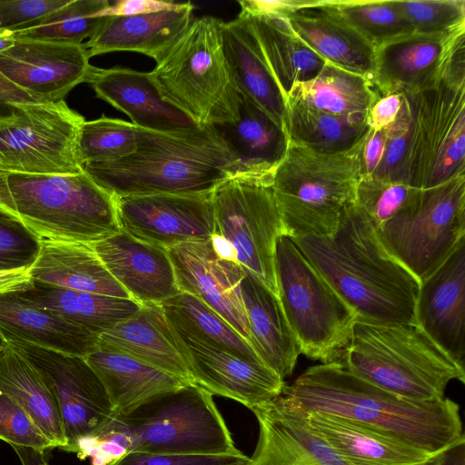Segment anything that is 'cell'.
Here are the masks:
<instances>
[{"label":"cell","instance_id":"cell-3","mask_svg":"<svg viewBox=\"0 0 465 465\" xmlns=\"http://www.w3.org/2000/svg\"><path fill=\"white\" fill-rule=\"evenodd\" d=\"M84 170L114 198L208 193L235 175L232 156L213 125L168 131L136 126L133 153Z\"/></svg>","mask_w":465,"mask_h":465},{"label":"cell","instance_id":"cell-28","mask_svg":"<svg viewBox=\"0 0 465 465\" xmlns=\"http://www.w3.org/2000/svg\"><path fill=\"white\" fill-rule=\"evenodd\" d=\"M303 416L312 432L357 465H438L442 454L429 453L337 416L320 412L303 413Z\"/></svg>","mask_w":465,"mask_h":465},{"label":"cell","instance_id":"cell-22","mask_svg":"<svg viewBox=\"0 0 465 465\" xmlns=\"http://www.w3.org/2000/svg\"><path fill=\"white\" fill-rule=\"evenodd\" d=\"M91 245L110 274L141 305L162 304L180 292L166 249L122 230Z\"/></svg>","mask_w":465,"mask_h":465},{"label":"cell","instance_id":"cell-53","mask_svg":"<svg viewBox=\"0 0 465 465\" xmlns=\"http://www.w3.org/2000/svg\"><path fill=\"white\" fill-rule=\"evenodd\" d=\"M387 140L386 128L369 130L362 150V177H371L381 163Z\"/></svg>","mask_w":465,"mask_h":465},{"label":"cell","instance_id":"cell-26","mask_svg":"<svg viewBox=\"0 0 465 465\" xmlns=\"http://www.w3.org/2000/svg\"><path fill=\"white\" fill-rule=\"evenodd\" d=\"M85 83L98 98L124 113L137 127L168 131L196 125L162 99L149 72L92 65Z\"/></svg>","mask_w":465,"mask_h":465},{"label":"cell","instance_id":"cell-58","mask_svg":"<svg viewBox=\"0 0 465 465\" xmlns=\"http://www.w3.org/2000/svg\"><path fill=\"white\" fill-rule=\"evenodd\" d=\"M22 465H48L45 451L27 447L12 446Z\"/></svg>","mask_w":465,"mask_h":465},{"label":"cell","instance_id":"cell-57","mask_svg":"<svg viewBox=\"0 0 465 465\" xmlns=\"http://www.w3.org/2000/svg\"><path fill=\"white\" fill-rule=\"evenodd\" d=\"M0 213L20 220L12 200L6 174L2 173H0Z\"/></svg>","mask_w":465,"mask_h":465},{"label":"cell","instance_id":"cell-42","mask_svg":"<svg viewBox=\"0 0 465 465\" xmlns=\"http://www.w3.org/2000/svg\"><path fill=\"white\" fill-rule=\"evenodd\" d=\"M135 148L136 126L132 123L102 116L82 125L79 156L83 167L123 159Z\"/></svg>","mask_w":465,"mask_h":465},{"label":"cell","instance_id":"cell-41","mask_svg":"<svg viewBox=\"0 0 465 465\" xmlns=\"http://www.w3.org/2000/svg\"><path fill=\"white\" fill-rule=\"evenodd\" d=\"M331 3L375 50L414 34L395 0H331Z\"/></svg>","mask_w":465,"mask_h":465},{"label":"cell","instance_id":"cell-52","mask_svg":"<svg viewBox=\"0 0 465 465\" xmlns=\"http://www.w3.org/2000/svg\"><path fill=\"white\" fill-rule=\"evenodd\" d=\"M318 0H243L242 10L252 13L288 17L292 13L315 5Z\"/></svg>","mask_w":465,"mask_h":465},{"label":"cell","instance_id":"cell-35","mask_svg":"<svg viewBox=\"0 0 465 465\" xmlns=\"http://www.w3.org/2000/svg\"><path fill=\"white\" fill-rule=\"evenodd\" d=\"M16 293L30 304L98 335L127 319L142 306L130 298L75 291L34 281L31 288Z\"/></svg>","mask_w":465,"mask_h":465},{"label":"cell","instance_id":"cell-30","mask_svg":"<svg viewBox=\"0 0 465 465\" xmlns=\"http://www.w3.org/2000/svg\"><path fill=\"white\" fill-rule=\"evenodd\" d=\"M0 334L6 342L24 341L82 358L98 349L100 336L30 304L16 292L0 295Z\"/></svg>","mask_w":465,"mask_h":465},{"label":"cell","instance_id":"cell-32","mask_svg":"<svg viewBox=\"0 0 465 465\" xmlns=\"http://www.w3.org/2000/svg\"><path fill=\"white\" fill-rule=\"evenodd\" d=\"M28 272L32 281L40 283L130 298L91 244L41 240L38 256Z\"/></svg>","mask_w":465,"mask_h":465},{"label":"cell","instance_id":"cell-24","mask_svg":"<svg viewBox=\"0 0 465 465\" xmlns=\"http://www.w3.org/2000/svg\"><path fill=\"white\" fill-rule=\"evenodd\" d=\"M213 126L232 156L234 176L272 184L274 173L289 144L282 126L241 94L237 118L231 123Z\"/></svg>","mask_w":465,"mask_h":465},{"label":"cell","instance_id":"cell-38","mask_svg":"<svg viewBox=\"0 0 465 465\" xmlns=\"http://www.w3.org/2000/svg\"><path fill=\"white\" fill-rule=\"evenodd\" d=\"M161 306L176 329L243 360L264 363L232 325L196 297L180 292Z\"/></svg>","mask_w":465,"mask_h":465},{"label":"cell","instance_id":"cell-43","mask_svg":"<svg viewBox=\"0 0 465 465\" xmlns=\"http://www.w3.org/2000/svg\"><path fill=\"white\" fill-rule=\"evenodd\" d=\"M414 34L438 35L465 29L464 0H395Z\"/></svg>","mask_w":465,"mask_h":465},{"label":"cell","instance_id":"cell-14","mask_svg":"<svg viewBox=\"0 0 465 465\" xmlns=\"http://www.w3.org/2000/svg\"><path fill=\"white\" fill-rule=\"evenodd\" d=\"M38 371L59 410L68 451L80 439L112 421L116 415L101 380L85 358L24 341L7 342Z\"/></svg>","mask_w":465,"mask_h":465},{"label":"cell","instance_id":"cell-40","mask_svg":"<svg viewBox=\"0 0 465 465\" xmlns=\"http://www.w3.org/2000/svg\"><path fill=\"white\" fill-rule=\"evenodd\" d=\"M107 0H69L35 25L13 32L15 40L81 45L92 38L109 16Z\"/></svg>","mask_w":465,"mask_h":465},{"label":"cell","instance_id":"cell-19","mask_svg":"<svg viewBox=\"0 0 465 465\" xmlns=\"http://www.w3.org/2000/svg\"><path fill=\"white\" fill-rule=\"evenodd\" d=\"M465 29L413 34L376 50L372 84L380 96L413 93L438 82L464 50Z\"/></svg>","mask_w":465,"mask_h":465},{"label":"cell","instance_id":"cell-50","mask_svg":"<svg viewBox=\"0 0 465 465\" xmlns=\"http://www.w3.org/2000/svg\"><path fill=\"white\" fill-rule=\"evenodd\" d=\"M249 457L211 454H163L132 451L114 465H246Z\"/></svg>","mask_w":465,"mask_h":465},{"label":"cell","instance_id":"cell-1","mask_svg":"<svg viewBox=\"0 0 465 465\" xmlns=\"http://www.w3.org/2000/svg\"><path fill=\"white\" fill-rule=\"evenodd\" d=\"M281 397L301 412L358 422L431 454L465 440L460 407L453 401L401 397L360 378L340 361L308 368L285 384Z\"/></svg>","mask_w":465,"mask_h":465},{"label":"cell","instance_id":"cell-33","mask_svg":"<svg viewBox=\"0 0 465 465\" xmlns=\"http://www.w3.org/2000/svg\"><path fill=\"white\" fill-rule=\"evenodd\" d=\"M286 101L292 87L316 76L326 62L294 32L287 17L242 10Z\"/></svg>","mask_w":465,"mask_h":465},{"label":"cell","instance_id":"cell-21","mask_svg":"<svg viewBox=\"0 0 465 465\" xmlns=\"http://www.w3.org/2000/svg\"><path fill=\"white\" fill-rule=\"evenodd\" d=\"M415 323L450 357L463 363L465 240L420 282Z\"/></svg>","mask_w":465,"mask_h":465},{"label":"cell","instance_id":"cell-20","mask_svg":"<svg viewBox=\"0 0 465 465\" xmlns=\"http://www.w3.org/2000/svg\"><path fill=\"white\" fill-rule=\"evenodd\" d=\"M259 438L246 465H357L306 425L303 413L281 395L252 410Z\"/></svg>","mask_w":465,"mask_h":465},{"label":"cell","instance_id":"cell-56","mask_svg":"<svg viewBox=\"0 0 465 465\" xmlns=\"http://www.w3.org/2000/svg\"><path fill=\"white\" fill-rule=\"evenodd\" d=\"M32 284L28 269L0 270V295L28 290Z\"/></svg>","mask_w":465,"mask_h":465},{"label":"cell","instance_id":"cell-12","mask_svg":"<svg viewBox=\"0 0 465 465\" xmlns=\"http://www.w3.org/2000/svg\"><path fill=\"white\" fill-rule=\"evenodd\" d=\"M216 251L259 278L277 294L274 253L284 234L272 185L233 176L212 192Z\"/></svg>","mask_w":465,"mask_h":465},{"label":"cell","instance_id":"cell-25","mask_svg":"<svg viewBox=\"0 0 465 465\" xmlns=\"http://www.w3.org/2000/svg\"><path fill=\"white\" fill-rule=\"evenodd\" d=\"M287 19L294 32L326 63L372 83L375 48L342 18L331 0H318Z\"/></svg>","mask_w":465,"mask_h":465},{"label":"cell","instance_id":"cell-4","mask_svg":"<svg viewBox=\"0 0 465 465\" xmlns=\"http://www.w3.org/2000/svg\"><path fill=\"white\" fill-rule=\"evenodd\" d=\"M340 362L368 382L413 401L440 400L451 381L465 382L464 364L415 322L381 324L357 319Z\"/></svg>","mask_w":465,"mask_h":465},{"label":"cell","instance_id":"cell-39","mask_svg":"<svg viewBox=\"0 0 465 465\" xmlns=\"http://www.w3.org/2000/svg\"><path fill=\"white\" fill-rule=\"evenodd\" d=\"M284 129L289 141L321 152L353 147L369 132L367 120H356L287 104Z\"/></svg>","mask_w":465,"mask_h":465},{"label":"cell","instance_id":"cell-9","mask_svg":"<svg viewBox=\"0 0 465 465\" xmlns=\"http://www.w3.org/2000/svg\"><path fill=\"white\" fill-rule=\"evenodd\" d=\"M434 84L407 95L411 121L404 182L426 189L465 174V56Z\"/></svg>","mask_w":465,"mask_h":465},{"label":"cell","instance_id":"cell-61","mask_svg":"<svg viewBox=\"0 0 465 465\" xmlns=\"http://www.w3.org/2000/svg\"><path fill=\"white\" fill-rule=\"evenodd\" d=\"M6 343L5 340L0 334V348H2Z\"/></svg>","mask_w":465,"mask_h":465},{"label":"cell","instance_id":"cell-6","mask_svg":"<svg viewBox=\"0 0 465 465\" xmlns=\"http://www.w3.org/2000/svg\"><path fill=\"white\" fill-rule=\"evenodd\" d=\"M222 23L211 15L193 19L149 72L162 99L199 126L231 123L239 113L240 93L225 59Z\"/></svg>","mask_w":465,"mask_h":465},{"label":"cell","instance_id":"cell-47","mask_svg":"<svg viewBox=\"0 0 465 465\" xmlns=\"http://www.w3.org/2000/svg\"><path fill=\"white\" fill-rule=\"evenodd\" d=\"M0 440L11 446L45 451L54 449L32 417L11 397L0 392Z\"/></svg>","mask_w":465,"mask_h":465},{"label":"cell","instance_id":"cell-27","mask_svg":"<svg viewBox=\"0 0 465 465\" xmlns=\"http://www.w3.org/2000/svg\"><path fill=\"white\" fill-rule=\"evenodd\" d=\"M98 348L193 383L161 304H142L138 312L100 334Z\"/></svg>","mask_w":465,"mask_h":465},{"label":"cell","instance_id":"cell-17","mask_svg":"<svg viewBox=\"0 0 465 465\" xmlns=\"http://www.w3.org/2000/svg\"><path fill=\"white\" fill-rule=\"evenodd\" d=\"M167 252L179 291L202 301L251 344L240 291L243 269L222 256L211 240L183 242Z\"/></svg>","mask_w":465,"mask_h":465},{"label":"cell","instance_id":"cell-16","mask_svg":"<svg viewBox=\"0 0 465 465\" xmlns=\"http://www.w3.org/2000/svg\"><path fill=\"white\" fill-rule=\"evenodd\" d=\"M169 325L193 383L212 395L252 411L282 394L284 380L264 363L243 360Z\"/></svg>","mask_w":465,"mask_h":465},{"label":"cell","instance_id":"cell-48","mask_svg":"<svg viewBox=\"0 0 465 465\" xmlns=\"http://www.w3.org/2000/svg\"><path fill=\"white\" fill-rule=\"evenodd\" d=\"M395 121L386 127L387 140L381 164L371 177L404 183V170L410 140L411 109L406 94Z\"/></svg>","mask_w":465,"mask_h":465},{"label":"cell","instance_id":"cell-36","mask_svg":"<svg viewBox=\"0 0 465 465\" xmlns=\"http://www.w3.org/2000/svg\"><path fill=\"white\" fill-rule=\"evenodd\" d=\"M379 97L367 78L326 63L316 76L292 87L287 104L334 116L367 120L370 108Z\"/></svg>","mask_w":465,"mask_h":465},{"label":"cell","instance_id":"cell-23","mask_svg":"<svg viewBox=\"0 0 465 465\" xmlns=\"http://www.w3.org/2000/svg\"><path fill=\"white\" fill-rule=\"evenodd\" d=\"M193 5L169 10L109 15L95 35L84 43L89 58L112 52H134L161 63L192 24Z\"/></svg>","mask_w":465,"mask_h":465},{"label":"cell","instance_id":"cell-31","mask_svg":"<svg viewBox=\"0 0 465 465\" xmlns=\"http://www.w3.org/2000/svg\"><path fill=\"white\" fill-rule=\"evenodd\" d=\"M222 39L238 92L284 128L287 101L247 21L239 15L234 20L223 22Z\"/></svg>","mask_w":465,"mask_h":465},{"label":"cell","instance_id":"cell-54","mask_svg":"<svg viewBox=\"0 0 465 465\" xmlns=\"http://www.w3.org/2000/svg\"><path fill=\"white\" fill-rule=\"evenodd\" d=\"M176 3L159 0H121L112 4L109 15H133L173 9Z\"/></svg>","mask_w":465,"mask_h":465},{"label":"cell","instance_id":"cell-60","mask_svg":"<svg viewBox=\"0 0 465 465\" xmlns=\"http://www.w3.org/2000/svg\"><path fill=\"white\" fill-rule=\"evenodd\" d=\"M15 43L13 32L9 30H0V53L9 49Z\"/></svg>","mask_w":465,"mask_h":465},{"label":"cell","instance_id":"cell-44","mask_svg":"<svg viewBox=\"0 0 465 465\" xmlns=\"http://www.w3.org/2000/svg\"><path fill=\"white\" fill-rule=\"evenodd\" d=\"M414 187L377 177H362L354 204L378 230L404 205Z\"/></svg>","mask_w":465,"mask_h":465},{"label":"cell","instance_id":"cell-46","mask_svg":"<svg viewBox=\"0 0 465 465\" xmlns=\"http://www.w3.org/2000/svg\"><path fill=\"white\" fill-rule=\"evenodd\" d=\"M41 240L20 220L0 213V270L29 269Z\"/></svg>","mask_w":465,"mask_h":465},{"label":"cell","instance_id":"cell-37","mask_svg":"<svg viewBox=\"0 0 465 465\" xmlns=\"http://www.w3.org/2000/svg\"><path fill=\"white\" fill-rule=\"evenodd\" d=\"M0 392L16 401L54 448L66 440L56 402L38 371L7 342L0 348Z\"/></svg>","mask_w":465,"mask_h":465},{"label":"cell","instance_id":"cell-45","mask_svg":"<svg viewBox=\"0 0 465 465\" xmlns=\"http://www.w3.org/2000/svg\"><path fill=\"white\" fill-rule=\"evenodd\" d=\"M133 451V440L118 416L97 431L84 437L68 452L79 459L90 458L92 465H114Z\"/></svg>","mask_w":465,"mask_h":465},{"label":"cell","instance_id":"cell-51","mask_svg":"<svg viewBox=\"0 0 465 465\" xmlns=\"http://www.w3.org/2000/svg\"><path fill=\"white\" fill-rule=\"evenodd\" d=\"M401 103V94H390L379 97L367 115L369 129L379 131L391 125L400 112Z\"/></svg>","mask_w":465,"mask_h":465},{"label":"cell","instance_id":"cell-7","mask_svg":"<svg viewBox=\"0 0 465 465\" xmlns=\"http://www.w3.org/2000/svg\"><path fill=\"white\" fill-rule=\"evenodd\" d=\"M6 178L21 222L40 240L94 244L120 231L115 198L84 170Z\"/></svg>","mask_w":465,"mask_h":465},{"label":"cell","instance_id":"cell-2","mask_svg":"<svg viewBox=\"0 0 465 465\" xmlns=\"http://www.w3.org/2000/svg\"><path fill=\"white\" fill-rule=\"evenodd\" d=\"M292 239L358 320L415 322L420 282L387 252L354 203L344 209L332 233Z\"/></svg>","mask_w":465,"mask_h":465},{"label":"cell","instance_id":"cell-34","mask_svg":"<svg viewBox=\"0 0 465 465\" xmlns=\"http://www.w3.org/2000/svg\"><path fill=\"white\" fill-rule=\"evenodd\" d=\"M104 386L116 415L189 382L122 353L97 349L85 358Z\"/></svg>","mask_w":465,"mask_h":465},{"label":"cell","instance_id":"cell-13","mask_svg":"<svg viewBox=\"0 0 465 465\" xmlns=\"http://www.w3.org/2000/svg\"><path fill=\"white\" fill-rule=\"evenodd\" d=\"M84 118L64 100L13 104L0 116V173H79V137Z\"/></svg>","mask_w":465,"mask_h":465},{"label":"cell","instance_id":"cell-8","mask_svg":"<svg viewBox=\"0 0 465 465\" xmlns=\"http://www.w3.org/2000/svg\"><path fill=\"white\" fill-rule=\"evenodd\" d=\"M274 273L277 296L301 353L322 363L340 361L355 312L286 234L276 241Z\"/></svg>","mask_w":465,"mask_h":465},{"label":"cell","instance_id":"cell-18","mask_svg":"<svg viewBox=\"0 0 465 465\" xmlns=\"http://www.w3.org/2000/svg\"><path fill=\"white\" fill-rule=\"evenodd\" d=\"M84 44L15 40L0 53V74L40 101L64 100L91 68Z\"/></svg>","mask_w":465,"mask_h":465},{"label":"cell","instance_id":"cell-10","mask_svg":"<svg viewBox=\"0 0 465 465\" xmlns=\"http://www.w3.org/2000/svg\"><path fill=\"white\" fill-rule=\"evenodd\" d=\"M133 451L163 454L239 455L213 395L189 383L117 415Z\"/></svg>","mask_w":465,"mask_h":465},{"label":"cell","instance_id":"cell-59","mask_svg":"<svg viewBox=\"0 0 465 465\" xmlns=\"http://www.w3.org/2000/svg\"><path fill=\"white\" fill-rule=\"evenodd\" d=\"M438 465H465V440L445 450Z\"/></svg>","mask_w":465,"mask_h":465},{"label":"cell","instance_id":"cell-15","mask_svg":"<svg viewBox=\"0 0 465 465\" xmlns=\"http://www.w3.org/2000/svg\"><path fill=\"white\" fill-rule=\"evenodd\" d=\"M120 230L164 249L213 237L212 193L115 198Z\"/></svg>","mask_w":465,"mask_h":465},{"label":"cell","instance_id":"cell-11","mask_svg":"<svg viewBox=\"0 0 465 465\" xmlns=\"http://www.w3.org/2000/svg\"><path fill=\"white\" fill-rule=\"evenodd\" d=\"M376 232L387 252L420 283L465 240V174L434 187L413 188Z\"/></svg>","mask_w":465,"mask_h":465},{"label":"cell","instance_id":"cell-5","mask_svg":"<svg viewBox=\"0 0 465 465\" xmlns=\"http://www.w3.org/2000/svg\"><path fill=\"white\" fill-rule=\"evenodd\" d=\"M366 136L341 152L316 151L289 141L272 184L284 234L325 236L337 229L362 178Z\"/></svg>","mask_w":465,"mask_h":465},{"label":"cell","instance_id":"cell-49","mask_svg":"<svg viewBox=\"0 0 465 465\" xmlns=\"http://www.w3.org/2000/svg\"><path fill=\"white\" fill-rule=\"evenodd\" d=\"M69 0H0V30L12 32L27 28Z\"/></svg>","mask_w":465,"mask_h":465},{"label":"cell","instance_id":"cell-55","mask_svg":"<svg viewBox=\"0 0 465 465\" xmlns=\"http://www.w3.org/2000/svg\"><path fill=\"white\" fill-rule=\"evenodd\" d=\"M25 102H40V100L18 88L0 74V116L11 113L14 104Z\"/></svg>","mask_w":465,"mask_h":465},{"label":"cell","instance_id":"cell-29","mask_svg":"<svg viewBox=\"0 0 465 465\" xmlns=\"http://www.w3.org/2000/svg\"><path fill=\"white\" fill-rule=\"evenodd\" d=\"M243 271L240 291L251 345L264 364L284 380L295 368L300 346L277 294L255 275Z\"/></svg>","mask_w":465,"mask_h":465}]
</instances>
